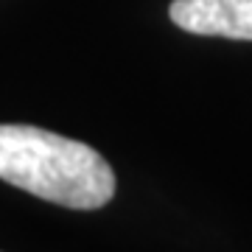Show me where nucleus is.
I'll return each mask as SVG.
<instances>
[{
	"label": "nucleus",
	"instance_id": "f257e3e1",
	"mask_svg": "<svg viewBox=\"0 0 252 252\" xmlns=\"http://www.w3.org/2000/svg\"><path fill=\"white\" fill-rule=\"evenodd\" d=\"M0 180L73 210L115 196V171L93 146L23 124H0Z\"/></svg>",
	"mask_w": 252,
	"mask_h": 252
},
{
	"label": "nucleus",
	"instance_id": "f03ea898",
	"mask_svg": "<svg viewBox=\"0 0 252 252\" xmlns=\"http://www.w3.org/2000/svg\"><path fill=\"white\" fill-rule=\"evenodd\" d=\"M168 14L190 34L252 42V0H174Z\"/></svg>",
	"mask_w": 252,
	"mask_h": 252
}]
</instances>
